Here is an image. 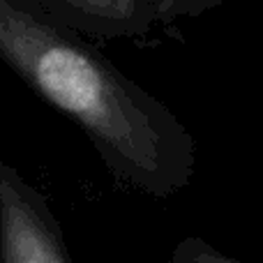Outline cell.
Segmentation results:
<instances>
[{
	"mask_svg": "<svg viewBox=\"0 0 263 263\" xmlns=\"http://www.w3.org/2000/svg\"><path fill=\"white\" fill-rule=\"evenodd\" d=\"M168 263H238V261L222 254L219 250H215L213 245H208L201 238L190 236L176 245Z\"/></svg>",
	"mask_w": 263,
	"mask_h": 263,
	"instance_id": "277c9868",
	"label": "cell"
},
{
	"mask_svg": "<svg viewBox=\"0 0 263 263\" xmlns=\"http://www.w3.org/2000/svg\"><path fill=\"white\" fill-rule=\"evenodd\" d=\"M0 263H72L49 201L0 162Z\"/></svg>",
	"mask_w": 263,
	"mask_h": 263,
	"instance_id": "7a4b0ae2",
	"label": "cell"
},
{
	"mask_svg": "<svg viewBox=\"0 0 263 263\" xmlns=\"http://www.w3.org/2000/svg\"><path fill=\"white\" fill-rule=\"evenodd\" d=\"M0 60L83 129L123 185L166 199L192 182L190 129L86 37L0 0Z\"/></svg>",
	"mask_w": 263,
	"mask_h": 263,
	"instance_id": "6da1fadb",
	"label": "cell"
},
{
	"mask_svg": "<svg viewBox=\"0 0 263 263\" xmlns=\"http://www.w3.org/2000/svg\"><path fill=\"white\" fill-rule=\"evenodd\" d=\"M12 3L86 40L143 37L157 23L153 0H12Z\"/></svg>",
	"mask_w": 263,
	"mask_h": 263,
	"instance_id": "3957f363",
	"label": "cell"
},
{
	"mask_svg": "<svg viewBox=\"0 0 263 263\" xmlns=\"http://www.w3.org/2000/svg\"><path fill=\"white\" fill-rule=\"evenodd\" d=\"M227 0H153L157 21L171 23L178 16H201L203 12L217 7Z\"/></svg>",
	"mask_w": 263,
	"mask_h": 263,
	"instance_id": "5b68a950",
	"label": "cell"
}]
</instances>
